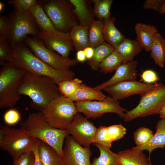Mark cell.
Masks as SVG:
<instances>
[{
	"label": "cell",
	"mask_w": 165,
	"mask_h": 165,
	"mask_svg": "<svg viewBox=\"0 0 165 165\" xmlns=\"http://www.w3.org/2000/svg\"><path fill=\"white\" fill-rule=\"evenodd\" d=\"M19 93L20 95L28 97L31 107L41 112L53 100L61 95L52 79L28 72L22 78Z\"/></svg>",
	"instance_id": "obj_1"
},
{
	"label": "cell",
	"mask_w": 165,
	"mask_h": 165,
	"mask_svg": "<svg viewBox=\"0 0 165 165\" xmlns=\"http://www.w3.org/2000/svg\"><path fill=\"white\" fill-rule=\"evenodd\" d=\"M11 63L15 67L34 74L52 79L58 85L60 82L74 78L72 70L61 71L48 65L35 55L24 42L13 48Z\"/></svg>",
	"instance_id": "obj_2"
},
{
	"label": "cell",
	"mask_w": 165,
	"mask_h": 165,
	"mask_svg": "<svg viewBox=\"0 0 165 165\" xmlns=\"http://www.w3.org/2000/svg\"><path fill=\"white\" fill-rule=\"evenodd\" d=\"M20 126L30 136L48 144L63 157V143L68 135L67 130L51 126L40 112L29 113Z\"/></svg>",
	"instance_id": "obj_3"
},
{
	"label": "cell",
	"mask_w": 165,
	"mask_h": 165,
	"mask_svg": "<svg viewBox=\"0 0 165 165\" xmlns=\"http://www.w3.org/2000/svg\"><path fill=\"white\" fill-rule=\"evenodd\" d=\"M0 70V108H12L20 100L19 89L25 70L15 67L11 63L5 62Z\"/></svg>",
	"instance_id": "obj_4"
},
{
	"label": "cell",
	"mask_w": 165,
	"mask_h": 165,
	"mask_svg": "<svg viewBox=\"0 0 165 165\" xmlns=\"http://www.w3.org/2000/svg\"><path fill=\"white\" fill-rule=\"evenodd\" d=\"M9 16V27L3 37L13 48L24 43L28 35L38 36L41 32L29 11L21 13L13 11Z\"/></svg>",
	"instance_id": "obj_5"
},
{
	"label": "cell",
	"mask_w": 165,
	"mask_h": 165,
	"mask_svg": "<svg viewBox=\"0 0 165 165\" xmlns=\"http://www.w3.org/2000/svg\"><path fill=\"white\" fill-rule=\"evenodd\" d=\"M50 19L56 30L69 33L72 28L78 25V20L69 0L38 1Z\"/></svg>",
	"instance_id": "obj_6"
},
{
	"label": "cell",
	"mask_w": 165,
	"mask_h": 165,
	"mask_svg": "<svg viewBox=\"0 0 165 165\" xmlns=\"http://www.w3.org/2000/svg\"><path fill=\"white\" fill-rule=\"evenodd\" d=\"M52 127L66 130L79 113L75 103L61 95L53 100L42 112Z\"/></svg>",
	"instance_id": "obj_7"
},
{
	"label": "cell",
	"mask_w": 165,
	"mask_h": 165,
	"mask_svg": "<svg viewBox=\"0 0 165 165\" xmlns=\"http://www.w3.org/2000/svg\"><path fill=\"white\" fill-rule=\"evenodd\" d=\"M38 140L30 136L23 128L2 126L0 129V147L14 159L30 150Z\"/></svg>",
	"instance_id": "obj_8"
},
{
	"label": "cell",
	"mask_w": 165,
	"mask_h": 165,
	"mask_svg": "<svg viewBox=\"0 0 165 165\" xmlns=\"http://www.w3.org/2000/svg\"><path fill=\"white\" fill-rule=\"evenodd\" d=\"M141 96L138 105L124 114L123 118L125 121H129L139 117L159 114L165 105V85L161 83Z\"/></svg>",
	"instance_id": "obj_9"
},
{
	"label": "cell",
	"mask_w": 165,
	"mask_h": 165,
	"mask_svg": "<svg viewBox=\"0 0 165 165\" xmlns=\"http://www.w3.org/2000/svg\"><path fill=\"white\" fill-rule=\"evenodd\" d=\"M24 44L31 52L43 62L53 68L61 71L69 70L78 64L76 59L65 58L47 48L37 36L26 37Z\"/></svg>",
	"instance_id": "obj_10"
},
{
	"label": "cell",
	"mask_w": 165,
	"mask_h": 165,
	"mask_svg": "<svg viewBox=\"0 0 165 165\" xmlns=\"http://www.w3.org/2000/svg\"><path fill=\"white\" fill-rule=\"evenodd\" d=\"M75 103L78 112L83 113L87 118H99L107 113H116L123 118L128 111L110 96H107L102 100L78 101Z\"/></svg>",
	"instance_id": "obj_11"
},
{
	"label": "cell",
	"mask_w": 165,
	"mask_h": 165,
	"mask_svg": "<svg viewBox=\"0 0 165 165\" xmlns=\"http://www.w3.org/2000/svg\"><path fill=\"white\" fill-rule=\"evenodd\" d=\"M87 117L78 113L74 116L67 129L68 134L81 146L90 147L94 143V137L97 128Z\"/></svg>",
	"instance_id": "obj_12"
},
{
	"label": "cell",
	"mask_w": 165,
	"mask_h": 165,
	"mask_svg": "<svg viewBox=\"0 0 165 165\" xmlns=\"http://www.w3.org/2000/svg\"><path fill=\"white\" fill-rule=\"evenodd\" d=\"M160 84H145L135 80H130L116 84L103 90L109 94L113 99L118 101L134 95H141Z\"/></svg>",
	"instance_id": "obj_13"
},
{
	"label": "cell",
	"mask_w": 165,
	"mask_h": 165,
	"mask_svg": "<svg viewBox=\"0 0 165 165\" xmlns=\"http://www.w3.org/2000/svg\"><path fill=\"white\" fill-rule=\"evenodd\" d=\"M64 141V165H92L90 160L92 152L90 147H82L69 134Z\"/></svg>",
	"instance_id": "obj_14"
},
{
	"label": "cell",
	"mask_w": 165,
	"mask_h": 165,
	"mask_svg": "<svg viewBox=\"0 0 165 165\" xmlns=\"http://www.w3.org/2000/svg\"><path fill=\"white\" fill-rule=\"evenodd\" d=\"M48 48L65 58H68L74 46L69 33L55 30L51 32H41L37 36Z\"/></svg>",
	"instance_id": "obj_15"
},
{
	"label": "cell",
	"mask_w": 165,
	"mask_h": 165,
	"mask_svg": "<svg viewBox=\"0 0 165 165\" xmlns=\"http://www.w3.org/2000/svg\"><path fill=\"white\" fill-rule=\"evenodd\" d=\"M138 62L135 61L122 64L116 69L114 75L107 81L94 87L99 90L124 81L135 80Z\"/></svg>",
	"instance_id": "obj_16"
},
{
	"label": "cell",
	"mask_w": 165,
	"mask_h": 165,
	"mask_svg": "<svg viewBox=\"0 0 165 165\" xmlns=\"http://www.w3.org/2000/svg\"><path fill=\"white\" fill-rule=\"evenodd\" d=\"M79 25L89 27L95 20L94 9L91 6V1L86 0H69Z\"/></svg>",
	"instance_id": "obj_17"
},
{
	"label": "cell",
	"mask_w": 165,
	"mask_h": 165,
	"mask_svg": "<svg viewBox=\"0 0 165 165\" xmlns=\"http://www.w3.org/2000/svg\"><path fill=\"white\" fill-rule=\"evenodd\" d=\"M155 134L150 140L147 144L132 149L138 150H147L149 152L148 158L151 160L150 155L152 151L157 148L164 149L165 147V119H161L157 122Z\"/></svg>",
	"instance_id": "obj_18"
},
{
	"label": "cell",
	"mask_w": 165,
	"mask_h": 165,
	"mask_svg": "<svg viewBox=\"0 0 165 165\" xmlns=\"http://www.w3.org/2000/svg\"><path fill=\"white\" fill-rule=\"evenodd\" d=\"M38 152L42 165H64L63 157L48 144L39 140Z\"/></svg>",
	"instance_id": "obj_19"
},
{
	"label": "cell",
	"mask_w": 165,
	"mask_h": 165,
	"mask_svg": "<svg viewBox=\"0 0 165 165\" xmlns=\"http://www.w3.org/2000/svg\"><path fill=\"white\" fill-rule=\"evenodd\" d=\"M135 30L136 40L145 51H149L154 36L158 32L156 27L139 23L135 25Z\"/></svg>",
	"instance_id": "obj_20"
},
{
	"label": "cell",
	"mask_w": 165,
	"mask_h": 165,
	"mask_svg": "<svg viewBox=\"0 0 165 165\" xmlns=\"http://www.w3.org/2000/svg\"><path fill=\"white\" fill-rule=\"evenodd\" d=\"M122 165H152L151 161L142 151L128 149L118 152Z\"/></svg>",
	"instance_id": "obj_21"
},
{
	"label": "cell",
	"mask_w": 165,
	"mask_h": 165,
	"mask_svg": "<svg viewBox=\"0 0 165 165\" xmlns=\"http://www.w3.org/2000/svg\"><path fill=\"white\" fill-rule=\"evenodd\" d=\"M143 49L136 40L125 38L115 50L122 57L123 63L131 61Z\"/></svg>",
	"instance_id": "obj_22"
},
{
	"label": "cell",
	"mask_w": 165,
	"mask_h": 165,
	"mask_svg": "<svg viewBox=\"0 0 165 165\" xmlns=\"http://www.w3.org/2000/svg\"><path fill=\"white\" fill-rule=\"evenodd\" d=\"M115 18L111 17L104 20V36L105 41L116 48L125 38L116 27Z\"/></svg>",
	"instance_id": "obj_23"
},
{
	"label": "cell",
	"mask_w": 165,
	"mask_h": 165,
	"mask_svg": "<svg viewBox=\"0 0 165 165\" xmlns=\"http://www.w3.org/2000/svg\"><path fill=\"white\" fill-rule=\"evenodd\" d=\"M106 96L99 90L82 84L76 91L68 98L73 101H100L104 99Z\"/></svg>",
	"instance_id": "obj_24"
},
{
	"label": "cell",
	"mask_w": 165,
	"mask_h": 165,
	"mask_svg": "<svg viewBox=\"0 0 165 165\" xmlns=\"http://www.w3.org/2000/svg\"><path fill=\"white\" fill-rule=\"evenodd\" d=\"M150 51V56L156 64L163 68L165 63V38L158 32L154 36Z\"/></svg>",
	"instance_id": "obj_25"
},
{
	"label": "cell",
	"mask_w": 165,
	"mask_h": 165,
	"mask_svg": "<svg viewBox=\"0 0 165 165\" xmlns=\"http://www.w3.org/2000/svg\"><path fill=\"white\" fill-rule=\"evenodd\" d=\"M89 28L78 24L74 27L69 33L74 47L77 51L90 46Z\"/></svg>",
	"instance_id": "obj_26"
},
{
	"label": "cell",
	"mask_w": 165,
	"mask_h": 165,
	"mask_svg": "<svg viewBox=\"0 0 165 165\" xmlns=\"http://www.w3.org/2000/svg\"><path fill=\"white\" fill-rule=\"evenodd\" d=\"M29 11L35 19L41 32H51L55 30L50 19L38 1L37 3L31 7Z\"/></svg>",
	"instance_id": "obj_27"
},
{
	"label": "cell",
	"mask_w": 165,
	"mask_h": 165,
	"mask_svg": "<svg viewBox=\"0 0 165 165\" xmlns=\"http://www.w3.org/2000/svg\"><path fill=\"white\" fill-rule=\"evenodd\" d=\"M93 144L98 148L100 154L98 157L94 159L92 165H122L118 153L113 152L108 147L97 144Z\"/></svg>",
	"instance_id": "obj_28"
},
{
	"label": "cell",
	"mask_w": 165,
	"mask_h": 165,
	"mask_svg": "<svg viewBox=\"0 0 165 165\" xmlns=\"http://www.w3.org/2000/svg\"><path fill=\"white\" fill-rule=\"evenodd\" d=\"M115 50L114 47L104 42L94 48V56L91 59L88 60V64L93 70H98L100 63Z\"/></svg>",
	"instance_id": "obj_29"
},
{
	"label": "cell",
	"mask_w": 165,
	"mask_h": 165,
	"mask_svg": "<svg viewBox=\"0 0 165 165\" xmlns=\"http://www.w3.org/2000/svg\"><path fill=\"white\" fill-rule=\"evenodd\" d=\"M104 20H94L89 28L90 46L95 48L105 42Z\"/></svg>",
	"instance_id": "obj_30"
},
{
	"label": "cell",
	"mask_w": 165,
	"mask_h": 165,
	"mask_svg": "<svg viewBox=\"0 0 165 165\" xmlns=\"http://www.w3.org/2000/svg\"><path fill=\"white\" fill-rule=\"evenodd\" d=\"M123 63L122 57L115 50L100 63L99 68L103 73H110L116 71Z\"/></svg>",
	"instance_id": "obj_31"
},
{
	"label": "cell",
	"mask_w": 165,
	"mask_h": 165,
	"mask_svg": "<svg viewBox=\"0 0 165 165\" xmlns=\"http://www.w3.org/2000/svg\"><path fill=\"white\" fill-rule=\"evenodd\" d=\"M95 16L99 20H104L110 17V8L112 0H93Z\"/></svg>",
	"instance_id": "obj_32"
},
{
	"label": "cell",
	"mask_w": 165,
	"mask_h": 165,
	"mask_svg": "<svg viewBox=\"0 0 165 165\" xmlns=\"http://www.w3.org/2000/svg\"><path fill=\"white\" fill-rule=\"evenodd\" d=\"M82 83L81 80L74 78L63 81L57 85L61 95L68 98L76 91Z\"/></svg>",
	"instance_id": "obj_33"
},
{
	"label": "cell",
	"mask_w": 165,
	"mask_h": 165,
	"mask_svg": "<svg viewBox=\"0 0 165 165\" xmlns=\"http://www.w3.org/2000/svg\"><path fill=\"white\" fill-rule=\"evenodd\" d=\"M152 131L149 129L141 127L134 133V138L136 146L145 145L151 140L153 136Z\"/></svg>",
	"instance_id": "obj_34"
},
{
	"label": "cell",
	"mask_w": 165,
	"mask_h": 165,
	"mask_svg": "<svg viewBox=\"0 0 165 165\" xmlns=\"http://www.w3.org/2000/svg\"><path fill=\"white\" fill-rule=\"evenodd\" d=\"M13 49L6 39L0 36V64L11 62Z\"/></svg>",
	"instance_id": "obj_35"
},
{
	"label": "cell",
	"mask_w": 165,
	"mask_h": 165,
	"mask_svg": "<svg viewBox=\"0 0 165 165\" xmlns=\"http://www.w3.org/2000/svg\"><path fill=\"white\" fill-rule=\"evenodd\" d=\"M107 127L105 126H101L97 128L94 137L93 144H100L110 148L112 147V142L108 138Z\"/></svg>",
	"instance_id": "obj_36"
},
{
	"label": "cell",
	"mask_w": 165,
	"mask_h": 165,
	"mask_svg": "<svg viewBox=\"0 0 165 165\" xmlns=\"http://www.w3.org/2000/svg\"><path fill=\"white\" fill-rule=\"evenodd\" d=\"M107 129L108 138L112 142L123 137L127 132L126 129L121 124L112 125Z\"/></svg>",
	"instance_id": "obj_37"
},
{
	"label": "cell",
	"mask_w": 165,
	"mask_h": 165,
	"mask_svg": "<svg viewBox=\"0 0 165 165\" xmlns=\"http://www.w3.org/2000/svg\"><path fill=\"white\" fill-rule=\"evenodd\" d=\"M37 3L38 1L36 0H9L8 2L13 6L14 11L19 13L29 11Z\"/></svg>",
	"instance_id": "obj_38"
},
{
	"label": "cell",
	"mask_w": 165,
	"mask_h": 165,
	"mask_svg": "<svg viewBox=\"0 0 165 165\" xmlns=\"http://www.w3.org/2000/svg\"><path fill=\"white\" fill-rule=\"evenodd\" d=\"M13 160V165H34L35 156L33 152L30 150Z\"/></svg>",
	"instance_id": "obj_39"
},
{
	"label": "cell",
	"mask_w": 165,
	"mask_h": 165,
	"mask_svg": "<svg viewBox=\"0 0 165 165\" xmlns=\"http://www.w3.org/2000/svg\"><path fill=\"white\" fill-rule=\"evenodd\" d=\"M3 118L6 124L12 126L16 124L20 120L21 116L20 112L17 110L11 108L5 112Z\"/></svg>",
	"instance_id": "obj_40"
},
{
	"label": "cell",
	"mask_w": 165,
	"mask_h": 165,
	"mask_svg": "<svg viewBox=\"0 0 165 165\" xmlns=\"http://www.w3.org/2000/svg\"><path fill=\"white\" fill-rule=\"evenodd\" d=\"M141 77L142 80L148 84L155 82L159 79L156 73L154 71L150 69L144 71Z\"/></svg>",
	"instance_id": "obj_41"
},
{
	"label": "cell",
	"mask_w": 165,
	"mask_h": 165,
	"mask_svg": "<svg viewBox=\"0 0 165 165\" xmlns=\"http://www.w3.org/2000/svg\"><path fill=\"white\" fill-rule=\"evenodd\" d=\"M165 0H146L144 2L143 7L145 9H152L159 11Z\"/></svg>",
	"instance_id": "obj_42"
},
{
	"label": "cell",
	"mask_w": 165,
	"mask_h": 165,
	"mask_svg": "<svg viewBox=\"0 0 165 165\" xmlns=\"http://www.w3.org/2000/svg\"><path fill=\"white\" fill-rule=\"evenodd\" d=\"M10 24L9 16H0V36L3 37L7 31Z\"/></svg>",
	"instance_id": "obj_43"
},
{
	"label": "cell",
	"mask_w": 165,
	"mask_h": 165,
	"mask_svg": "<svg viewBox=\"0 0 165 165\" xmlns=\"http://www.w3.org/2000/svg\"><path fill=\"white\" fill-rule=\"evenodd\" d=\"M38 140L31 146L30 150L34 152L35 156V161L34 165H42L40 161L38 152Z\"/></svg>",
	"instance_id": "obj_44"
},
{
	"label": "cell",
	"mask_w": 165,
	"mask_h": 165,
	"mask_svg": "<svg viewBox=\"0 0 165 165\" xmlns=\"http://www.w3.org/2000/svg\"><path fill=\"white\" fill-rule=\"evenodd\" d=\"M83 50L87 60H90L93 57L94 53V48L89 46L85 48Z\"/></svg>",
	"instance_id": "obj_45"
},
{
	"label": "cell",
	"mask_w": 165,
	"mask_h": 165,
	"mask_svg": "<svg viewBox=\"0 0 165 165\" xmlns=\"http://www.w3.org/2000/svg\"><path fill=\"white\" fill-rule=\"evenodd\" d=\"M76 60L78 62H83L86 61V58L83 50L77 51L76 53Z\"/></svg>",
	"instance_id": "obj_46"
},
{
	"label": "cell",
	"mask_w": 165,
	"mask_h": 165,
	"mask_svg": "<svg viewBox=\"0 0 165 165\" xmlns=\"http://www.w3.org/2000/svg\"><path fill=\"white\" fill-rule=\"evenodd\" d=\"M159 114L160 118L165 119V105L161 108Z\"/></svg>",
	"instance_id": "obj_47"
},
{
	"label": "cell",
	"mask_w": 165,
	"mask_h": 165,
	"mask_svg": "<svg viewBox=\"0 0 165 165\" xmlns=\"http://www.w3.org/2000/svg\"><path fill=\"white\" fill-rule=\"evenodd\" d=\"M158 12L161 14L165 13V0Z\"/></svg>",
	"instance_id": "obj_48"
},
{
	"label": "cell",
	"mask_w": 165,
	"mask_h": 165,
	"mask_svg": "<svg viewBox=\"0 0 165 165\" xmlns=\"http://www.w3.org/2000/svg\"><path fill=\"white\" fill-rule=\"evenodd\" d=\"M6 4L2 3V2H0V12L2 11L4 9V6Z\"/></svg>",
	"instance_id": "obj_49"
}]
</instances>
